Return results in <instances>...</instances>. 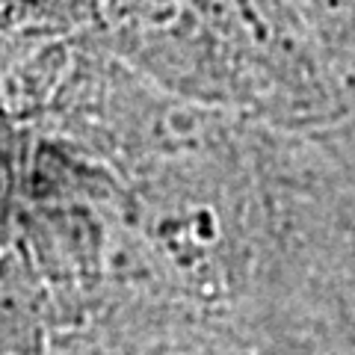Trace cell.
I'll return each instance as SVG.
<instances>
[{"label": "cell", "mask_w": 355, "mask_h": 355, "mask_svg": "<svg viewBox=\"0 0 355 355\" xmlns=\"http://www.w3.org/2000/svg\"><path fill=\"white\" fill-rule=\"evenodd\" d=\"M12 190H15V172L12 163L3 151H0V237L6 231V216H9V205H12Z\"/></svg>", "instance_id": "2"}, {"label": "cell", "mask_w": 355, "mask_h": 355, "mask_svg": "<svg viewBox=\"0 0 355 355\" xmlns=\"http://www.w3.org/2000/svg\"><path fill=\"white\" fill-rule=\"evenodd\" d=\"M69 65V48L51 36H12L0 44V107L24 119L48 104Z\"/></svg>", "instance_id": "1"}, {"label": "cell", "mask_w": 355, "mask_h": 355, "mask_svg": "<svg viewBox=\"0 0 355 355\" xmlns=\"http://www.w3.org/2000/svg\"><path fill=\"white\" fill-rule=\"evenodd\" d=\"M3 3H12V6H39V3H48V0H3Z\"/></svg>", "instance_id": "3"}]
</instances>
